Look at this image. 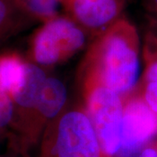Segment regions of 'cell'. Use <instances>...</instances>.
<instances>
[{
  "instance_id": "cell-1",
  "label": "cell",
  "mask_w": 157,
  "mask_h": 157,
  "mask_svg": "<svg viewBox=\"0 0 157 157\" xmlns=\"http://www.w3.org/2000/svg\"><path fill=\"white\" fill-rule=\"evenodd\" d=\"M140 76V38L121 17L97 36L85 59L83 80H94L120 95L132 92Z\"/></svg>"
},
{
  "instance_id": "cell-2",
  "label": "cell",
  "mask_w": 157,
  "mask_h": 157,
  "mask_svg": "<svg viewBox=\"0 0 157 157\" xmlns=\"http://www.w3.org/2000/svg\"><path fill=\"white\" fill-rule=\"evenodd\" d=\"M39 157H102L94 129L86 110L74 107L47 125Z\"/></svg>"
},
{
  "instance_id": "cell-3",
  "label": "cell",
  "mask_w": 157,
  "mask_h": 157,
  "mask_svg": "<svg viewBox=\"0 0 157 157\" xmlns=\"http://www.w3.org/2000/svg\"><path fill=\"white\" fill-rule=\"evenodd\" d=\"M86 112L101 146L102 157H117L121 146L124 101L101 83L83 80Z\"/></svg>"
},
{
  "instance_id": "cell-4",
  "label": "cell",
  "mask_w": 157,
  "mask_h": 157,
  "mask_svg": "<svg viewBox=\"0 0 157 157\" xmlns=\"http://www.w3.org/2000/svg\"><path fill=\"white\" fill-rule=\"evenodd\" d=\"M86 32L71 17L57 15L43 22L33 36L30 45L32 62L50 67L69 59L81 50Z\"/></svg>"
},
{
  "instance_id": "cell-5",
  "label": "cell",
  "mask_w": 157,
  "mask_h": 157,
  "mask_svg": "<svg viewBox=\"0 0 157 157\" xmlns=\"http://www.w3.org/2000/svg\"><path fill=\"white\" fill-rule=\"evenodd\" d=\"M157 135V113L140 94L124 101L121 146L117 157H136Z\"/></svg>"
},
{
  "instance_id": "cell-6",
  "label": "cell",
  "mask_w": 157,
  "mask_h": 157,
  "mask_svg": "<svg viewBox=\"0 0 157 157\" xmlns=\"http://www.w3.org/2000/svg\"><path fill=\"white\" fill-rule=\"evenodd\" d=\"M126 0H61L67 16L97 36L121 17Z\"/></svg>"
},
{
  "instance_id": "cell-7",
  "label": "cell",
  "mask_w": 157,
  "mask_h": 157,
  "mask_svg": "<svg viewBox=\"0 0 157 157\" xmlns=\"http://www.w3.org/2000/svg\"><path fill=\"white\" fill-rule=\"evenodd\" d=\"M47 78L44 69L32 61H26L25 76L21 87L12 97L14 119L12 126L26 144L34 112Z\"/></svg>"
},
{
  "instance_id": "cell-8",
  "label": "cell",
  "mask_w": 157,
  "mask_h": 157,
  "mask_svg": "<svg viewBox=\"0 0 157 157\" xmlns=\"http://www.w3.org/2000/svg\"><path fill=\"white\" fill-rule=\"evenodd\" d=\"M67 99L65 84L55 77H47L34 112L26 144L35 143L45 128L64 110Z\"/></svg>"
},
{
  "instance_id": "cell-9",
  "label": "cell",
  "mask_w": 157,
  "mask_h": 157,
  "mask_svg": "<svg viewBox=\"0 0 157 157\" xmlns=\"http://www.w3.org/2000/svg\"><path fill=\"white\" fill-rule=\"evenodd\" d=\"M26 61L16 52L0 54V90L11 99L21 87Z\"/></svg>"
},
{
  "instance_id": "cell-10",
  "label": "cell",
  "mask_w": 157,
  "mask_h": 157,
  "mask_svg": "<svg viewBox=\"0 0 157 157\" xmlns=\"http://www.w3.org/2000/svg\"><path fill=\"white\" fill-rule=\"evenodd\" d=\"M33 17L14 0H0V42L27 25Z\"/></svg>"
},
{
  "instance_id": "cell-11",
  "label": "cell",
  "mask_w": 157,
  "mask_h": 157,
  "mask_svg": "<svg viewBox=\"0 0 157 157\" xmlns=\"http://www.w3.org/2000/svg\"><path fill=\"white\" fill-rule=\"evenodd\" d=\"M147 67L140 95L154 112L157 113V53L146 55Z\"/></svg>"
},
{
  "instance_id": "cell-12",
  "label": "cell",
  "mask_w": 157,
  "mask_h": 157,
  "mask_svg": "<svg viewBox=\"0 0 157 157\" xmlns=\"http://www.w3.org/2000/svg\"><path fill=\"white\" fill-rule=\"evenodd\" d=\"M34 20L45 22L58 15L61 0H14Z\"/></svg>"
},
{
  "instance_id": "cell-13",
  "label": "cell",
  "mask_w": 157,
  "mask_h": 157,
  "mask_svg": "<svg viewBox=\"0 0 157 157\" xmlns=\"http://www.w3.org/2000/svg\"><path fill=\"white\" fill-rule=\"evenodd\" d=\"M14 119V107L11 99L0 90V128L12 125Z\"/></svg>"
},
{
  "instance_id": "cell-14",
  "label": "cell",
  "mask_w": 157,
  "mask_h": 157,
  "mask_svg": "<svg viewBox=\"0 0 157 157\" xmlns=\"http://www.w3.org/2000/svg\"><path fill=\"white\" fill-rule=\"evenodd\" d=\"M157 53V19L154 18L150 30L147 33L145 54Z\"/></svg>"
},
{
  "instance_id": "cell-15",
  "label": "cell",
  "mask_w": 157,
  "mask_h": 157,
  "mask_svg": "<svg viewBox=\"0 0 157 157\" xmlns=\"http://www.w3.org/2000/svg\"><path fill=\"white\" fill-rule=\"evenodd\" d=\"M145 6L153 16V18L157 19V0H144Z\"/></svg>"
},
{
  "instance_id": "cell-16",
  "label": "cell",
  "mask_w": 157,
  "mask_h": 157,
  "mask_svg": "<svg viewBox=\"0 0 157 157\" xmlns=\"http://www.w3.org/2000/svg\"><path fill=\"white\" fill-rule=\"evenodd\" d=\"M136 157H157L156 147H146Z\"/></svg>"
},
{
  "instance_id": "cell-17",
  "label": "cell",
  "mask_w": 157,
  "mask_h": 157,
  "mask_svg": "<svg viewBox=\"0 0 157 157\" xmlns=\"http://www.w3.org/2000/svg\"><path fill=\"white\" fill-rule=\"evenodd\" d=\"M1 131H2V129L0 128V135H1Z\"/></svg>"
}]
</instances>
